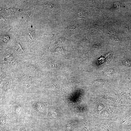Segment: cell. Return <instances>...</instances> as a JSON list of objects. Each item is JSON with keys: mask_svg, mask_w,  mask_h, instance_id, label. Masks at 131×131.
Instances as JSON below:
<instances>
[{"mask_svg": "<svg viewBox=\"0 0 131 131\" xmlns=\"http://www.w3.org/2000/svg\"><path fill=\"white\" fill-rule=\"evenodd\" d=\"M16 93H12V96L7 101L0 104L7 112L13 121H19L27 114L24 93L17 89Z\"/></svg>", "mask_w": 131, "mask_h": 131, "instance_id": "obj_1", "label": "cell"}, {"mask_svg": "<svg viewBox=\"0 0 131 131\" xmlns=\"http://www.w3.org/2000/svg\"><path fill=\"white\" fill-rule=\"evenodd\" d=\"M23 60L11 49H1L0 69L14 73L22 69Z\"/></svg>", "mask_w": 131, "mask_h": 131, "instance_id": "obj_2", "label": "cell"}, {"mask_svg": "<svg viewBox=\"0 0 131 131\" xmlns=\"http://www.w3.org/2000/svg\"><path fill=\"white\" fill-rule=\"evenodd\" d=\"M0 104H3L11 97L16 86L13 73L0 69Z\"/></svg>", "mask_w": 131, "mask_h": 131, "instance_id": "obj_3", "label": "cell"}, {"mask_svg": "<svg viewBox=\"0 0 131 131\" xmlns=\"http://www.w3.org/2000/svg\"><path fill=\"white\" fill-rule=\"evenodd\" d=\"M12 76L15 87L19 89L28 84H40L41 79L32 75L22 69L13 73Z\"/></svg>", "mask_w": 131, "mask_h": 131, "instance_id": "obj_4", "label": "cell"}, {"mask_svg": "<svg viewBox=\"0 0 131 131\" xmlns=\"http://www.w3.org/2000/svg\"><path fill=\"white\" fill-rule=\"evenodd\" d=\"M22 69L32 75L41 79L43 76V71L31 57L22 61Z\"/></svg>", "mask_w": 131, "mask_h": 131, "instance_id": "obj_5", "label": "cell"}, {"mask_svg": "<svg viewBox=\"0 0 131 131\" xmlns=\"http://www.w3.org/2000/svg\"><path fill=\"white\" fill-rule=\"evenodd\" d=\"M14 49L17 54L23 60L30 57L26 54L20 45L19 41H16Z\"/></svg>", "mask_w": 131, "mask_h": 131, "instance_id": "obj_6", "label": "cell"}, {"mask_svg": "<svg viewBox=\"0 0 131 131\" xmlns=\"http://www.w3.org/2000/svg\"><path fill=\"white\" fill-rule=\"evenodd\" d=\"M85 13L82 10L77 11L76 13V17L77 18H84L85 17Z\"/></svg>", "mask_w": 131, "mask_h": 131, "instance_id": "obj_7", "label": "cell"}, {"mask_svg": "<svg viewBox=\"0 0 131 131\" xmlns=\"http://www.w3.org/2000/svg\"><path fill=\"white\" fill-rule=\"evenodd\" d=\"M33 13H28L26 15L27 21H31L32 19Z\"/></svg>", "mask_w": 131, "mask_h": 131, "instance_id": "obj_8", "label": "cell"}, {"mask_svg": "<svg viewBox=\"0 0 131 131\" xmlns=\"http://www.w3.org/2000/svg\"><path fill=\"white\" fill-rule=\"evenodd\" d=\"M123 63L126 66H131V62L129 59H125L124 60Z\"/></svg>", "mask_w": 131, "mask_h": 131, "instance_id": "obj_9", "label": "cell"}, {"mask_svg": "<svg viewBox=\"0 0 131 131\" xmlns=\"http://www.w3.org/2000/svg\"><path fill=\"white\" fill-rule=\"evenodd\" d=\"M2 39L5 42L7 43L9 42V39L8 36H5Z\"/></svg>", "mask_w": 131, "mask_h": 131, "instance_id": "obj_10", "label": "cell"}, {"mask_svg": "<svg viewBox=\"0 0 131 131\" xmlns=\"http://www.w3.org/2000/svg\"><path fill=\"white\" fill-rule=\"evenodd\" d=\"M125 131H131V125L125 127Z\"/></svg>", "mask_w": 131, "mask_h": 131, "instance_id": "obj_11", "label": "cell"}]
</instances>
